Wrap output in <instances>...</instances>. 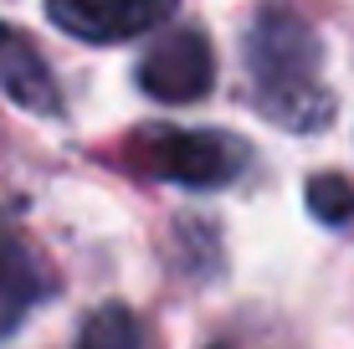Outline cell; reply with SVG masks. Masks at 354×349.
I'll use <instances>...</instances> for the list:
<instances>
[{"label": "cell", "instance_id": "6da1fadb", "mask_svg": "<svg viewBox=\"0 0 354 349\" xmlns=\"http://www.w3.org/2000/svg\"><path fill=\"white\" fill-rule=\"evenodd\" d=\"M247 72L257 108L283 129H324L334 93L324 88V52L298 10L267 6L247 31Z\"/></svg>", "mask_w": 354, "mask_h": 349}, {"label": "cell", "instance_id": "7a4b0ae2", "mask_svg": "<svg viewBox=\"0 0 354 349\" xmlns=\"http://www.w3.org/2000/svg\"><path fill=\"white\" fill-rule=\"evenodd\" d=\"M139 160L160 180L190 190H216L241 175L247 154L231 134H205V129H144L139 134Z\"/></svg>", "mask_w": 354, "mask_h": 349}, {"label": "cell", "instance_id": "3957f363", "mask_svg": "<svg viewBox=\"0 0 354 349\" xmlns=\"http://www.w3.org/2000/svg\"><path fill=\"white\" fill-rule=\"evenodd\" d=\"M216 82V57L201 31H169L144 52L139 88L160 103H195Z\"/></svg>", "mask_w": 354, "mask_h": 349}, {"label": "cell", "instance_id": "277c9868", "mask_svg": "<svg viewBox=\"0 0 354 349\" xmlns=\"http://www.w3.org/2000/svg\"><path fill=\"white\" fill-rule=\"evenodd\" d=\"M175 0H46V16L77 41H129L169 21Z\"/></svg>", "mask_w": 354, "mask_h": 349}, {"label": "cell", "instance_id": "5b68a950", "mask_svg": "<svg viewBox=\"0 0 354 349\" xmlns=\"http://www.w3.org/2000/svg\"><path fill=\"white\" fill-rule=\"evenodd\" d=\"M0 93L10 103H21L26 113H57L62 98H57V82L46 62L36 57V46L21 31L0 26Z\"/></svg>", "mask_w": 354, "mask_h": 349}, {"label": "cell", "instance_id": "8992f818", "mask_svg": "<svg viewBox=\"0 0 354 349\" xmlns=\"http://www.w3.org/2000/svg\"><path fill=\"white\" fill-rule=\"evenodd\" d=\"M41 293H46L41 257H36L16 232H0V334L16 329Z\"/></svg>", "mask_w": 354, "mask_h": 349}, {"label": "cell", "instance_id": "52a82bcc", "mask_svg": "<svg viewBox=\"0 0 354 349\" xmlns=\"http://www.w3.org/2000/svg\"><path fill=\"white\" fill-rule=\"evenodd\" d=\"M308 211L319 216L324 226H344L354 216V185L344 175H313L308 185Z\"/></svg>", "mask_w": 354, "mask_h": 349}, {"label": "cell", "instance_id": "ba28073f", "mask_svg": "<svg viewBox=\"0 0 354 349\" xmlns=\"http://www.w3.org/2000/svg\"><path fill=\"white\" fill-rule=\"evenodd\" d=\"M82 339H133V323L118 314V308H108L97 323H88V329H82Z\"/></svg>", "mask_w": 354, "mask_h": 349}]
</instances>
